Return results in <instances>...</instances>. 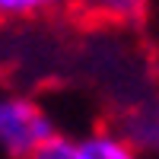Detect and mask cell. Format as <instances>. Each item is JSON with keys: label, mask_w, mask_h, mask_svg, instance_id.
I'll list each match as a JSON object with an SVG mask.
<instances>
[{"label": "cell", "mask_w": 159, "mask_h": 159, "mask_svg": "<svg viewBox=\"0 0 159 159\" xmlns=\"http://www.w3.org/2000/svg\"><path fill=\"white\" fill-rule=\"evenodd\" d=\"M57 134L51 115L29 96H0V156L32 159L35 150Z\"/></svg>", "instance_id": "obj_1"}, {"label": "cell", "mask_w": 159, "mask_h": 159, "mask_svg": "<svg viewBox=\"0 0 159 159\" xmlns=\"http://www.w3.org/2000/svg\"><path fill=\"white\" fill-rule=\"evenodd\" d=\"M57 0H0V19H19V16H32L48 7H54Z\"/></svg>", "instance_id": "obj_5"}, {"label": "cell", "mask_w": 159, "mask_h": 159, "mask_svg": "<svg viewBox=\"0 0 159 159\" xmlns=\"http://www.w3.org/2000/svg\"><path fill=\"white\" fill-rule=\"evenodd\" d=\"M83 7L108 22H137L147 13L150 0H83Z\"/></svg>", "instance_id": "obj_3"}, {"label": "cell", "mask_w": 159, "mask_h": 159, "mask_svg": "<svg viewBox=\"0 0 159 159\" xmlns=\"http://www.w3.org/2000/svg\"><path fill=\"white\" fill-rule=\"evenodd\" d=\"M32 159H140V150H134L118 130H92L86 137L54 134Z\"/></svg>", "instance_id": "obj_2"}, {"label": "cell", "mask_w": 159, "mask_h": 159, "mask_svg": "<svg viewBox=\"0 0 159 159\" xmlns=\"http://www.w3.org/2000/svg\"><path fill=\"white\" fill-rule=\"evenodd\" d=\"M121 137L134 150H147V147H153V143H159V137H156V115H134L124 124Z\"/></svg>", "instance_id": "obj_4"}, {"label": "cell", "mask_w": 159, "mask_h": 159, "mask_svg": "<svg viewBox=\"0 0 159 159\" xmlns=\"http://www.w3.org/2000/svg\"><path fill=\"white\" fill-rule=\"evenodd\" d=\"M156 137H159V111H156Z\"/></svg>", "instance_id": "obj_6"}]
</instances>
